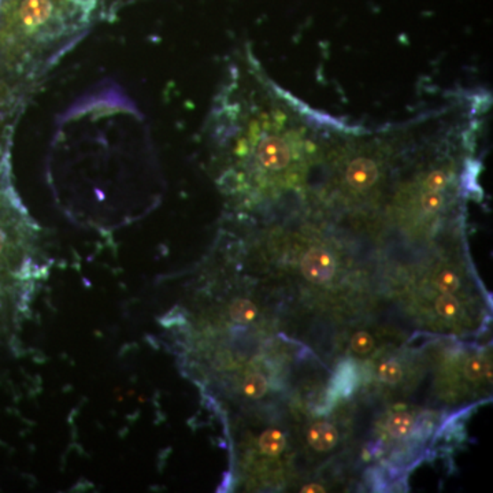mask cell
Returning a JSON list of instances; mask_svg holds the SVG:
<instances>
[{
	"label": "cell",
	"mask_w": 493,
	"mask_h": 493,
	"mask_svg": "<svg viewBox=\"0 0 493 493\" xmlns=\"http://www.w3.org/2000/svg\"><path fill=\"white\" fill-rule=\"evenodd\" d=\"M246 415L236 449L241 487L259 492L295 487L299 454L288 410L274 407Z\"/></svg>",
	"instance_id": "8992f818"
},
{
	"label": "cell",
	"mask_w": 493,
	"mask_h": 493,
	"mask_svg": "<svg viewBox=\"0 0 493 493\" xmlns=\"http://www.w3.org/2000/svg\"><path fill=\"white\" fill-rule=\"evenodd\" d=\"M208 125L215 178L236 210L276 203L306 183L316 162L303 132L277 128L276 105L246 58L233 65Z\"/></svg>",
	"instance_id": "7a4b0ae2"
},
{
	"label": "cell",
	"mask_w": 493,
	"mask_h": 493,
	"mask_svg": "<svg viewBox=\"0 0 493 493\" xmlns=\"http://www.w3.org/2000/svg\"><path fill=\"white\" fill-rule=\"evenodd\" d=\"M361 366L358 391L364 399L389 403L409 396L429 372L427 343L411 346L410 340L381 352Z\"/></svg>",
	"instance_id": "9c48e42d"
},
{
	"label": "cell",
	"mask_w": 493,
	"mask_h": 493,
	"mask_svg": "<svg viewBox=\"0 0 493 493\" xmlns=\"http://www.w3.org/2000/svg\"><path fill=\"white\" fill-rule=\"evenodd\" d=\"M4 97L0 95V163H4Z\"/></svg>",
	"instance_id": "8fae6325"
},
{
	"label": "cell",
	"mask_w": 493,
	"mask_h": 493,
	"mask_svg": "<svg viewBox=\"0 0 493 493\" xmlns=\"http://www.w3.org/2000/svg\"><path fill=\"white\" fill-rule=\"evenodd\" d=\"M98 0H6L0 12V95L29 90L90 29Z\"/></svg>",
	"instance_id": "277c9868"
},
{
	"label": "cell",
	"mask_w": 493,
	"mask_h": 493,
	"mask_svg": "<svg viewBox=\"0 0 493 493\" xmlns=\"http://www.w3.org/2000/svg\"><path fill=\"white\" fill-rule=\"evenodd\" d=\"M381 293L415 329L430 336L475 337L489 322L487 292L462 233L442 239L411 261L382 265Z\"/></svg>",
	"instance_id": "3957f363"
},
{
	"label": "cell",
	"mask_w": 493,
	"mask_h": 493,
	"mask_svg": "<svg viewBox=\"0 0 493 493\" xmlns=\"http://www.w3.org/2000/svg\"><path fill=\"white\" fill-rule=\"evenodd\" d=\"M409 340V334L403 329L376 322L369 316L334 329L332 349L337 359H354L362 364Z\"/></svg>",
	"instance_id": "30bf717a"
},
{
	"label": "cell",
	"mask_w": 493,
	"mask_h": 493,
	"mask_svg": "<svg viewBox=\"0 0 493 493\" xmlns=\"http://www.w3.org/2000/svg\"><path fill=\"white\" fill-rule=\"evenodd\" d=\"M354 400L324 411L286 407L295 429L299 459L311 467V473H321L352 445L356 426Z\"/></svg>",
	"instance_id": "ba28073f"
},
{
	"label": "cell",
	"mask_w": 493,
	"mask_h": 493,
	"mask_svg": "<svg viewBox=\"0 0 493 493\" xmlns=\"http://www.w3.org/2000/svg\"><path fill=\"white\" fill-rule=\"evenodd\" d=\"M432 395L442 409L475 407L492 394V347L442 337L427 343Z\"/></svg>",
	"instance_id": "52a82bcc"
},
{
	"label": "cell",
	"mask_w": 493,
	"mask_h": 493,
	"mask_svg": "<svg viewBox=\"0 0 493 493\" xmlns=\"http://www.w3.org/2000/svg\"><path fill=\"white\" fill-rule=\"evenodd\" d=\"M354 244L322 221H286L256 235L248 258L281 309L336 329L372 316L382 296V265Z\"/></svg>",
	"instance_id": "6da1fadb"
},
{
	"label": "cell",
	"mask_w": 493,
	"mask_h": 493,
	"mask_svg": "<svg viewBox=\"0 0 493 493\" xmlns=\"http://www.w3.org/2000/svg\"><path fill=\"white\" fill-rule=\"evenodd\" d=\"M444 411L449 410L389 402L379 412L359 457L366 465L364 477L372 487L385 488L389 481H400L407 470L434 454L440 434L458 417L454 412L452 419H447Z\"/></svg>",
	"instance_id": "5b68a950"
}]
</instances>
